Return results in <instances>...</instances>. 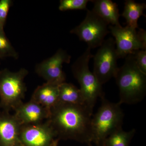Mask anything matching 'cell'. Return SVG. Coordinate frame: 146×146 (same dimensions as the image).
Here are the masks:
<instances>
[{
  "label": "cell",
  "instance_id": "6da1fadb",
  "mask_svg": "<svg viewBox=\"0 0 146 146\" xmlns=\"http://www.w3.org/2000/svg\"><path fill=\"white\" fill-rule=\"evenodd\" d=\"M93 110L86 105L58 102L51 109L48 120L59 140L92 143Z\"/></svg>",
  "mask_w": 146,
  "mask_h": 146
},
{
  "label": "cell",
  "instance_id": "7a4b0ae2",
  "mask_svg": "<svg viewBox=\"0 0 146 146\" xmlns=\"http://www.w3.org/2000/svg\"><path fill=\"white\" fill-rule=\"evenodd\" d=\"M123 65L119 68L115 76L119 92L120 104H133L141 102L146 94V74L136 65L134 56L125 58Z\"/></svg>",
  "mask_w": 146,
  "mask_h": 146
},
{
  "label": "cell",
  "instance_id": "3957f363",
  "mask_svg": "<svg viewBox=\"0 0 146 146\" xmlns=\"http://www.w3.org/2000/svg\"><path fill=\"white\" fill-rule=\"evenodd\" d=\"M102 104L91 119L92 142L102 146L105 140L111 133L122 128L124 114L121 105L101 98Z\"/></svg>",
  "mask_w": 146,
  "mask_h": 146
},
{
  "label": "cell",
  "instance_id": "277c9868",
  "mask_svg": "<svg viewBox=\"0 0 146 146\" xmlns=\"http://www.w3.org/2000/svg\"><path fill=\"white\" fill-rule=\"evenodd\" d=\"M88 47L83 54L76 60L72 66L74 76L80 85V91L86 106L93 110L98 98L104 96L102 85L89 70L90 59L94 55Z\"/></svg>",
  "mask_w": 146,
  "mask_h": 146
},
{
  "label": "cell",
  "instance_id": "5b68a950",
  "mask_svg": "<svg viewBox=\"0 0 146 146\" xmlns=\"http://www.w3.org/2000/svg\"><path fill=\"white\" fill-rule=\"evenodd\" d=\"M28 74L22 68L17 72L7 69L0 71V108L9 112L23 102L27 91L24 79Z\"/></svg>",
  "mask_w": 146,
  "mask_h": 146
},
{
  "label": "cell",
  "instance_id": "8992f818",
  "mask_svg": "<svg viewBox=\"0 0 146 146\" xmlns=\"http://www.w3.org/2000/svg\"><path fill=\"white\" fill-rule=\"evenodd\" d=\"M109 29L115 38L118 58H124L138 50H146V32L143 29L137 31L136 29L121 25H110Z\"/></svg>",
  "mask_w": 146,
  "mask_h": 146
},
{
  "label": "cell",
  "instance_id": "52a82bcc",
  "mask_svg": "<svg viewBox=\"0 0 146 146\" xmlns=\"http://www.w3.org/2000/svg\"><path fill=\"white\" fill-rule=\"evenodd\" d=\"M115 40L109 38L104 40L94 55V74L101 85L115 77L119 67Z\"/></svg>",
  "mask_w": 146,
  "mask_h": 146
},
{
  "label": "cell",
  "instance_id": "ba28073f",
  "mask_svg": "<svg viewBox=\"0 0 146 146\" xmlns=\"http://www.w3.org/2000/svg\"><path fill=\"white\" fill-rule=\"evenodd\" d=\"M108 25L93 10H87L85 19L70 33L77 35L91 49L101 46L105 37L110 33Z\"/></svg>",
  "mask_w": 146,
  "mask_h": 146
},
{
  "label": "cell",
  "instance_id": "9c48e42d",
  "mask_svg": "<svg viewBox=\"0 0 146 146\" xmlns=\"http://www.w3.org/2000/svg\"><path fill=\"white\" fill-rule=\"evenodd\" d=\"M71 58L65 50L60 49L52 56L36 65V74L47 83L60 85L65 82L66 79L62 69L63 64L70 63Z\"/></svg>",
  "mask_w": 146,
  "mask_h": 146
},
{
  "label": "cell",
  "instance_id": "30bf717a",
  "mask_svg": "<svg viewBox=\"0 0 146 146\" xmlns=\"http://www.w3.org/2000/svg\"><path fill=\"white\" fill-rule=\"evenodd\" d=\"M20 138L24 146H52L57 138L48 121L21 126Z\"/></svg>",
  "mask_w": 146,
  "mask_h": 146
},
{
  "label": "cell",
  "instance_id": "8fae6325",
  "mask_svg": "<svg viewBox=\"0 0 146 146\" xmlns=\"http://www.w3.org/2000/svg\"><path fill=\"white\" fill-rule=\"evenodd\" d=\"M14 110L13 115L21 125L40 123L48 120L50 114V110L31 100L22 103Z\"/></svg>",
  "mask_w": 146,
  "mask_h": 146
},
{
  "label": "cell",
  "instance_id": "7c38bea8",
  "mask_svg": "<svg viewBox=\"0 0 146 146\" xmlns=\"http://www.w3.org/2000/svg\"><path fill=\"white\" fill-rule=\"evenodd\" d=\"M21 126L14 115L0 112V146H24L20 138Z\"/></svg>",
  "mask_w": 146,
  "mask_h": 146
},
{
  "label": "cell",
  "instance_id": "4fadbf2b",
  "mask_svg": "<svg viewBox=\"0 0 146 146\" xmlns=\"http://www.w3.org/2000/svg\"><path fill=\"white\" fill-rule=\"evenodd\" d=\"M58 86L46 82L38 86L35 90L31 100L50 111L51 109L59 102Z\"/></svg>",
  "mask_w": 146,
  "mask_h": 146
},
{
  "label": "cell",
  "instance_id": "5bb4252c",
  "mask_svg": "<svg viewBox=\"0 0 146 146\" xmlns=\"http://www.w3.org/2000/svg\"><path fill=\"white\" fill-rule=\"evenodd\" d=\"M94 4L92 10L108 25L121 26L119 22L120 16L117 5L110 0L91 1Z\"/></svg>",
  "mask_w": 146,
  "mask_h": 146
},
{
  "label": "cell",
  "instance_id": "9a60e30c",
  "mask_svg": "<svg viewBox=\"0 0 146 146\" xmlns=\"http://www.w3.org/2000/svg\"><path fill=\"white\" fill-rule=\"evenodd\" d=\"M58 91L59 102L66 104L86 105L80 89L74 84L63 82L58 86Z\"/></svg>",
  "mask_w": 146,
  "mask_h": 146
},
{
  "label": "cell",
  "instance_id": "2e32d148",
  "mask_svg": "<svg viewBox=\"0 0 146 146\" xmlns=\"http://www.w3.org/2000/svg\"><path fill=\"white\" fill-rule=\"evenodd\" d=\"M146 4L139 3L132 0H127L125 3L124 9L121 16L125 18L127 26L132 28L139 29L138 21L141 16H144L143 11Z\"/></svg>",
  "mask_w": 146,
  "mask_h": 146
},
{
  "label": "cell",
  "instance_id": "e0dca14e",
  "mask_svg": "<svg viewBox=\"0 0 146 146\" xmlns=\"http://www.w3.org/2000/svg\"><path fill=\"white\" fill-rule=\"evenodd\" d=\"M135 132V129L126 131L121 128L110 135L102 146H129Z\"/></svg>",
  "mask_w": 146,
  "mask_h": 146
},
{
  "label": "cell",
  "instance_id": "ac0fdd59",
  "mask_svg": "<svg viewBox=\"0 0 146 146\" xmlns=\"http://www.w3.org/2000/svg\"><path fill=\"white\" fill-rule=\"evenodd\" d=\"M90 0H60L59 10L66 11L71 10H87V3Z\"/></svg>",
  "mask_w": 146,
  "mask_h": 146
},
{
  "label": "cell",
  "instance_id": "d6986e66",
  "mask_svg": "<svg viewBox=\"0 0 146 146\" xmlns=\"http://www.w3.org/2000/svg\"><path fill=\"white\" fill-rule=\"evenodd\" d=\"M0 56L2 58H18V54L11 44L5 34H0Z\"/></svg>",
  "mask_w": 146,
  "mask_h": 146
},
{
  "label": "cell",
  "instance_id": "ffe728a7",
  "mask_svg": "<svg viewBox=\"0 0 146 146\" xmlns=\"http://www.w3.org/2000/svg\"><path fill=\"white\" fill-rule=\"evenodd\" d=\"M12 3L11 0H1L0 1V34H5L4 28L9 11Z\"/></svg>",
  "mask_w": 146,
  "mask_h": 146
},
{
  "label": "cell",
  "instance_id": "44dd1931",
  "mask_svg": "<svg viewBox=\"0 0 146 146\" xmlns=\"http://www.w3.org/2000/svg\"><path fill=\"white\" fill-rule=\"evenodd\" d=\"M133 54L138 68L142 72L146 74V50H138Z\"/></svg>",
  "mask_w": 146,
  "mask_h": 146
},
{
  "label": "cell",
  "instance_id": "7402d4cb",
  "mask_svg": "<svg viewBox=\"0 0 146 146\" xmlns=\"http://www.w3.org/2000/svg\"><path fill=\"white\" fill-rule=\"evenodd\" d=\"M59 141H60V140H59L58 138H56V139L55 140L52 146H58Z\"/></svg>",
  "mask_w": 146,
  "mask_h": 146
},
{
  "label": "cell",
  "instance_id": "603a6c76",
  "mask_svg": "<svg viewBox=\"0 0 146 146\" xmlns=\"http://www.w3.org/2000/svg\"><path fill=\"white\" fill-rule=\"evenodd\" d=\"M88 146H93L92 145V144H91V143H89L88 144Z\"/></svg>",
  "mask_w": 146,
  "mask_h": 146
},
{
  "label": "cell",
  "instance_id": "cb8c5ba5",
  "mask_svg": "<svg viewBox=\"0 0 146 146\" xmlns=\"http://www.w3.org/2000/svg\"><path fill=\"white\" fill-rule=\"evenodd\" d=\"M2 58V57L1 56H0V58Z\"/></svg>",
  "mask_w": 146,
  "mask_h": 146
}]
</instances>
